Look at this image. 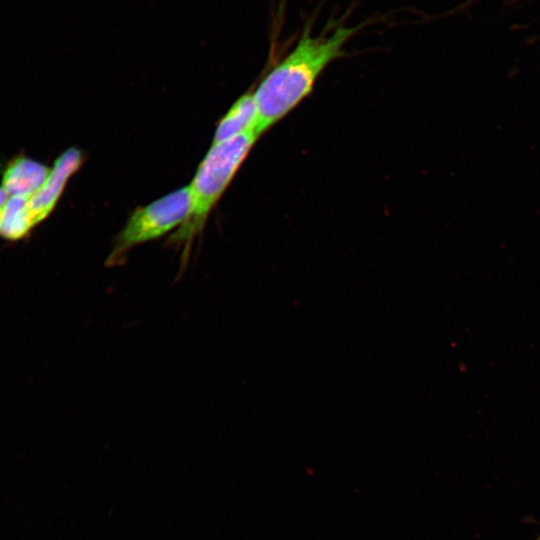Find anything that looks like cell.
<instances>
[{
	"label": "cell",
	"mask_w": 540,
	"mask_h": 540,
	"mask_svg": "<svg viewBox=\"0 0 540 540\" xmlns=\"http://www.w3.org/2000/svg\"><path fill=\"white\" fill-rule=\"evenodd\" d=\"M364 23L334 29L312 36L307 23L294 48L261 80L254 91L257 107L255 131L258 135L292 111L312 91L325 68L345 55V44Z\"/></svg>",
	"instance_id": "cell-1"
},
{
	"label": "cell",
	"mask_w": 540,
	"mask_h": 540,
	"mask_svg": "<svg viewBox=\"0 0 540 540\" xmlns=\"http://www.w3.org/2000/svg\"><path fill=\"white\" fill-rule=\"evenodd\" d=\"M260 135L255 130L230 140L212 144L189 185L190 210L171 237L174 244L191 245L195 236L204 228L206 219L234 175L246 159Z\"/></svg>",
	"instance_id": "cell-2"
},
{
	"label": "cell",
	"mask_w": 540,
	"mask_h": 540,
	"mask_svg": "<svg viewBox=\"0 0 540 540\" xmlns=\"http://www.w3.org/2000/svg\"><path fill=\"white\" fill-rule=\"evenodd\" d=\"M190 204V190L186 186L136 209L117 235L107 265L120 264L131 248L180 226L189 213Z\"/></svg>",
	"instance_id": "cell-3"
},
{
	"label": "cell",
	"mask_w": 540,
	"mask_h": 540,
	"mask_svg": "<svg viewBox=\"0 0 540 540\" xmlns=\"http://www.w3.org/2000/svg\"><path fill=\"white\" fill-rule=\"evenodd\" d=\"M83 161L82 151L75 147L65 150L58 156L43 185L28 200V209L34 226L51 214L69 178L78 171Z\"/></svg>",
	"instance_id": "cell-4"
},
{
	"label": "cell",
	"mask_w": 540,
	"mask_h": 540,
	"mask_svg": "<svg viewBox=\"0 0 540 540\" xmlns=\"http://www.w3.org/2000/svg\"><path fill=\"white\" fill-rule=\"evenodd\" d=\"M50 168L28 156L11 158L3 169L1 187L8 196L30 199L47 179Z\"/></svg>",
	"instance_id": "cell-5"
},
{
	"label": "cell",
	"mask_w": 540,
	"mask_h": 540,
	"mask_svg": "<svg viewBox=\"0 0 540 540\" xmlns=\"http://www.w3.org/2000/svg\"><path fill=\"white\" fill-rule=\"evenodd\" d=\"M256 121L257 107L253 93L249 92L242 95L220 120L212 144H218L255 130Z\"/></svg>",
	"instance_id": "cell-6"
},
{
	"label": "cell",
	"mask_w": 540,
	"mask_h": 540,
	"mask_svg": "<svg viewBox=\"0 0 540 540\" xmlns=\"http://www.w3.org/2000/svg\"><path fill=\"white\" fill-rule=\"evenodd\" d=\"M28 198L8 196L0 210V237L7 241H19L29 236L33 225Z\"/></svg>",
	"instance_id": "cell-7"
},
{
	"label": "cell",
	"mask_w": 540,
	"mask_h": 540,
	"mask_svg": "<svg viewBox=\"0 0 540 540\" xmlns=\"http://www.w3.org/2000/svg\"><path fill=\"white\" fill-rule=\"evenodd\" d=\"M7 198H8V195L3 190V188L0 187V210H1L2 206L4 205L5 201L7 200Z\"/></svg>",
	"instance_id": "cell-8"
},
{
	"label": "cell",
	"mask_w": 540,
	"mask_h": 540,
	"mask_svg": "<svg viewBox=\"0 0 540 540\" xmlns=\"http://www.w3.org/2000/svg\"><path fill=\"white\" fill-rule=\"evenodd\" d=\"M537 540H540V537Z\"/></svg>",
	"instance_id": "cell-9"
}]
</instances>
